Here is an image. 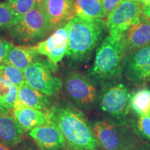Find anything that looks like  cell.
Instances as JSON below:
<instances>
[{"label":"cell","instance_id":"1","mask_svg":"<svg viewBox=\"0 0 150 150\" xmlns=\"http://www.w3.org/2000/svg\"><path fill=\"white\" fill-rule=\"evenodd\" d=\"M50 122L63 135L71 150H100L91 125L82 112L68 102L52 106L47 112Z\"/></svg>","mask_w":150,"mask_h":150},{"label":"cell","instance_id":"2","mask_svg":"<svg viewBox=\"0 0 150 150\" xmlns=\"http://www.w3.org/2000/svg\"><path fill=\"white\" fill-rule=\"evenodd\" d=\"M67 47L65 56L73 63H83L104 40L107 31L104 19L74 17L68 22Z\"/></svg>","mask_w":150,"mask_h":150},{"label":"cell","instance_id":"3","mask_svg":"<svg viewBox=\"0 0 150 150\" xmlns=\"http://www.w3.org/2000/svg\"><path fill=\"white\" fill-rule=\"evenodd\" d=\"M125 57L121 39L108 35L97 47L95 60L87 76L99 88L110 82L120 80Z\"/></svg>","mask_w":150,"mask_h":150},{"label":"cell","instance_id":"4","mask_svg":"<svg viewBox=\"0 0 150 150\" xmlns=\"http://www.w3.org/2000/svg\"><path fill=\"white\" fill-rule=\"evenodd\" d=\"M131 96L129 88L120 80L99 88L96 107L102 119L117 125H128Z\"/></svg>","mask_w":150,"mask_h":150},{"label":"cell","instance_id":"5","mask_svg":"<svg viewBox=\"0 0 150 150\" xmlns=\"http://www.w3.org/2000/svg\"><path fill=\"white\" fill-rule=\"evenodd\" d=\"M102 150H130L139 147V138L129 125H117L105 120L90 123Z\"/></svg>","mask_w":150,"mask_h":150},{"label":"cell","instance_id":"6","mask_svg":"<svg viewBox=\"0 0 150 150\" xmlns=\"http://www.w3.org/2000/svg\"><path fill=\"white\" fill-rule=\"evenodd\" d=\"M63 87L65 95L74 107L86 111L96 107L99 88L88 76L70 71L65 75Z\"/></svg>","mask_w":150,"mask_h":150},{"label":"cell","instance_id":"7","mask_svg":"<svg viewBox=\"0 0 150 150\" xmlns=\"http://www.w3.org/2000/svg\"><path fill=\"white\" fill-rule=\"evenodd\" d=\"M52 31L42 5L35 4L11 29V35L16 42L28 43L40 40Z\"/></svg>","mask_w":150,"mask_h":150},{"label":"cell","instance_id":"8","mask_svg":"<svg viewBox=\"0 0 150 150\" xmlns=\"http://www.w3.org/2000/svg\"><path fill=\"white\" fill-rule=\"evenodd\" d=\"M142 5L136 0H124L107 17L108 35L122 39L133 26L140 22Z\"/></svg>","mask_w":150,"mask_h":150},{"label":"cell","instance_id":"9","mask_svg":"<svg viewBox=\"0 0 150 150\" xmlns=\"http://www.w3.org/2000/svg\"><path fill=\"white\" fill-rule=\"evenodd\" d=\"M54 64L47 62H33L23 71L25 83L47 96H52L63 87L62 81L54 76Z\"/></svg>","mask_w":150,"mask_h":150},{"label":"cell","instance_id":"10","mask_svg":"<svg viewBox=\"0 0 150 150\" xmlns=\"http://www.w3.org/2000/svg\"><path fill=\"white\" fill-rule=\"evenodd\" d=\"M122 76L137 86H145L150 82V45L125 56Z\"/></svg>","mask_w":150,"mask_h":150},{"label":"cell","instance_id":"11","mask_svg":"<svg viewBox=\"0 0 150 150\" xmlns=\"http://www.w3.org/2000/svg\"><path fill=\"white\" fill-rule=\"evenodd\" d=\"M68 22L60 27L47 39L35 46L38 54L46 56L51 63L56 65L65 56L67 47Z\"/></svg>","mask_w":150,"mask_h":150},{"label":"cell","instance_id":"12","mask_svg":"<svg viewBox=\"0 0 150 150\" xmlns=\"http://www.w3.org/2000/svg\"><path fill=\"white\" fill-rule=\"evenodd\" d=\"M74 0H45L43 9L52 30L61 27L74 18Z\"/></svg>","mask_w":150,"mask_h":150},{"label":"cell","instance_id":"13","mask_svg":"<svg viewBox=\"0 0 150 150\" xmlns=\"http://www.w3.org/2000/svg\"><path fill=\"white\" fill-rule=\"evenodd\" d=\"M29 135L40 150H65L67 148L61 131L52 123L32 129Z\"/></svg>","mask_w":150,"mask_h":150},{"label":"cell","instance_id":"14","mask_svg":"<svg viewBox=\"0 0 150 150\" xmlns=\"http://www.w3.org/2000/svg\"><path fill=\"white\" fill-rule=\"evenodd\" d=\"M125 56L150 45V20L142 13L140 22L133 26L122 39Z\"/></svg>","mask_w":150,"mask_h":150},{"label":"cell","instance_id":"15","mask_svg":"<svg viewBox=\"0 0 150 150\" xmlns=\"http://www.w3.org/2000/svg\"><path fill=\"white\" fill-rule=\"evenodd\" d=\"M13 114L24 131L51 124L47 112L26 106L19 100L13 109Z\"/></svg>","mask_w":150,"mask_h":150},{"label":"cell","instance_id":"16","mask_svg":"<svg viewBox=\"0 0 150 150\" xmlns=\"http://www.w3.org/2000/svg\"><path fill=\"white\" fill-rule=\"evenodd\" d=\"M9 110L0 109V141L16 147L23 139L24 131Z\"/></svg>","mask_w":150,"mask_h":150},{"label":"cell","instance_id":"17","mask_svg":"<svg viewBox=\"0 0 150 150\" xmlns=\"http://www.w3.org/2000/svg\"><path fill=\"white\" fill-rule=\"evenodd\" d=\"M18 100L26 106L47 112L51 106V99L47 95L24 83L18 88Z\"/></svg>","mask_w":150,"mask_h":150},{"label":"cell","instance_id":"18","mask_svg":"<svg viewBox=\"0 0 150 150\" xmlns=\"http://www.w3.org/2000/svg\"><path fill=\"white\" fill-rule=\"evenodd\" d=\"M38 54L35 46H13L7 54L4 62L10 63L24 71L32 64Z\"/></svg>","mask_w":150,"mask_h":150},{"label":"cell","instance_id":"19","mask_svg":"<svg viewBox=\"0 0 150 150\" xmlns=\"http://www.w3.org/2000/svg\"><path fill=\"white\" fill-rule=\"evenodd\" d=\"M75 16L88 19L106 18L101 0H74Z\"/></svg>","mask_w":150,"mask_h":150},{"label":"cell","instance_id":"20","mask_svg":"<svg viewBox=\"0 0 150 150\" xmlns=\"http://www.w3.org/2000/svg\"><path fill=\"white\" fill-rule=\"evenodd\" d=\"M18 100V88L0 74V106L2 110L13 109Z\"/></svg>","mask_w":150,"mask_h":150},{"label":"cell","instance_id":"21","mask_svg":"<svg viewBox=\"0 0 150 150\" xmlns=\"http://www.w3.org/2000/svg\"><path fill=\"white\" fill-rule=\"evenodd\" d=\"M130 107L138 116H150V89L144 88L131 93Z\"/></svg>","mask_w":150,"mask_h":150},{"label":"cell","instance_id":"22","mask_svg":"<svg viewBox=\"0 0 150 150\" xmlns=\"http://www.w3.org/2000/svg\"><path fill=\"white\" fill-rule=\"evenodd\" d=\"M0 74L2 75L4 77L8 80L11 83L17 86L18 88L25 83L22 70L4 61L0 63Z\"/></svg>","mask_w":150,"mask_h":150},{"label":"cell","instance_id":"23","mask_svg":"<svg viewBox=\"0 0 150 150\" xmlns=\"http://www.w3.org/2000/svg\"><path fill=\"white\" fill-rule=\"evenodd\" d=\"M129 124L138 138L150 142V116H138L131 119Z\"/></svg>","mask_w":150,"mask_h":150},{"label":"cell","instance_id":"24","mask_svg":"<svg viewBox=\"0 0 150 150\" xmlns=\"http://www.w3.org/2000/svg\"><path fill=\"white\" fill-rule=\"evenodd\" d=\"M20 19L7 2L0 3V29H11Z\"/></svg>","mask_w":150,"mask_h":150},{"label":"cell","instance_id":"25","mask_svg":"<svg viewBox=\"0 0 150 150\" xmlns=\"http://www.w3.org/2000/svg\"><path fill=\"white\" fill-rule=\"evenodd\" d=\"M18 17L22 18L35 6V0H8L6 1Z\"/></svg>","mask_w":150,"mask_h":150},{"label":"cell","instance_id":"26","mask_svg":"<svg viewBox=\"0 0 150 150\" xmlns=\"http://www.w3.org/2000/svg\"><path fill=\"white\" fill-rule=\"evenodd\" d=\"M15 147V150H40L36 143L29 138H23Z\"/></svg>","mask_w":150,"mask_h":150},{"label":"cell","instance_id":"27","mask_svg":"<svg viewBox=\"0 0 150 150\" xmlns=\"http://www.w3.org/2000/svg\"><path fill=\"white\" fill-rule=\"evenodd\" d=\"M106 18L121 2V0H101Z\"/></svg>","mask_w":150,"mask_h":150},{"label":"cell","instance_id":"28","mask_svg":"<svg viewBox=\"0 0 150 150\" xmlns=\"http://www.w3.org/2000/svg\"><path fill=\"white\" fill-rule=\"evenodd\" d=\"M13 47V45L11 42L4 39H0V63L5 61L7 54Z\"/></svg>","mask_w":150,"mask_h":150},{"label":"cell","instance_id":"29","mask_svg":"<svg viewBox=\"0 0 150 150\" xmlns=\"http://www.w3.org/2000/svg\"><path fill=\"white\" fill-rule=\"evenodd\" d=\"M142 13L150 20V2L147 5L142 6Z\"/></svg>","mask_w":150,"mask_h":150},{"label":"cell","instance_id":"30","mask_svg":"<svg viewBox=\"0 0 150 150\" xmlns=\"http://www.w3.org/2000/svg\"><path fill=\"white\" fill-rule=\"evenodd\" d=\"M0 150H11L10 147L6 145L1 141H0Z\"/></svg>","mask_w":150,"mask_h":150},{"label":"cell","instance_id":"31","mask_svg":"<svg viewBox=\"0 0 150 150\" xmlns=\"http://www.w3.org/2000/svg\"><path fill=\"white\" fill-rule=\"evenodd\" d=\"M136 1H139L142 6L147 5L150 2V0H136Z\"/></svg>","mask_w":150,"mask_h":150},{"label":"cell","instance_id":"32","mask_svg":"<svg viewBox=\"0 0 150 150\" xmlns=\"http://www.w3.org/2000/svg\"><path fill=\"white\" fill-rule=\"evenodd\" d=\"M45 1V0H35V1H36V4L38 5H42L43 4H44Z\"/></svg>","mask_w":150,"mask_h":150},{"label":"cell","instance_id":"33","mask_svg":"<svg viewBox=\"0 0 150 150\" xmlns=\"http://www.w3.org/2000/svg\"><path fill=\"white\" fill-rule=\"evenodd\" d=\"M130 150H147L145 149L144 147H136V148H134V149H131Z\"/></svg>","mask_w":150,"mask_h":150},{"label":"cell","instance_id":"34","mask_svg":"<svg viewBox=\"0 0 150 150\" xmlns=\"http://www.w3.org/2000/svg\"><path fill=\"white\" fill-rule=\"evenodd\" d=\"M0 109H1V106H0Z\"/></svg>","mask_w":150,"mask_h":150},{"label":"cell","instance_id":"35","mask_svg":"<svg viewBox=\"0 0 150 150\" xmlns=\"http://www.w3.org/2000/svg\"><path fill=\"white\" fill-rule=\"evenodd\" d=\"M121 1H124V0H121Z\"/></svg>","mask_w":150,"mask_h":150}]
</instances>
